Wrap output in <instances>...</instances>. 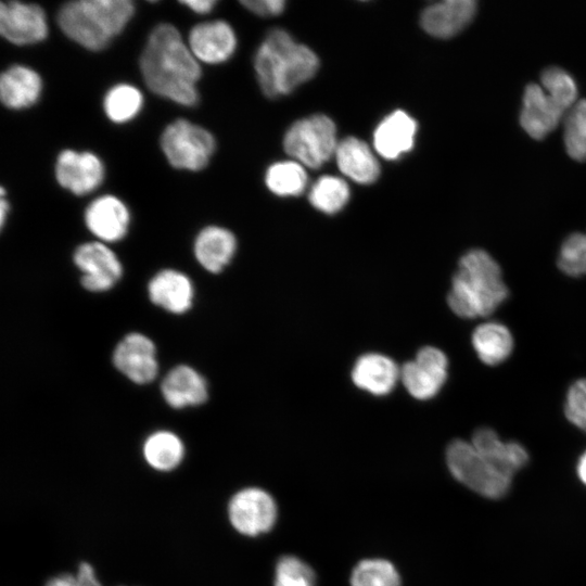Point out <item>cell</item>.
I'll use <instances>...</instances> for the list:
<instances>
[{"label":"cell","mask_w":586,"mask_h":586,"mask_svg":"<svg viewBox=\"0 0 586 586\" xmlns=\"http://www.w3.org/2000/svg\"><path fill=\"white\" fill-rule=\"evenodd\" d=\"M139 64L143 81L153 93L182 106L199 102L201 65L175 25L162 23L152 29Z\"/></svg>","instance_id":"cell-1"},{"label":"cell","mask_w":586,"mask_h":586,"mask_svg":"<svg viewBox=\"0 0 586 586\" xmlns=\"http://www.w3.org/2000/svg\"><path fill=\"white\" fill-rule=\"evenodd\" d=\"M254 67L262 91L277 98L311 79L319 68V59L285 30L273 29L259 46Z\"/></svg>","instance_id":"cell-2"},{"label":"cell","mask_w":586,"mask_h":586,"mask_svg":"<svg viewBox=\"0 0 586 586\" xmlns=\"http://www.w3.org/2000/svg\"><path fill=\"white\" fill-rule=\"evenodd\" d=\"M507 297L501 269L486 251L474 249L462 255L447 296L448 306L457 316L486 317Z\"/></svg>","instance_id":"cell-3"},{"label":"cell","mask_w":586,"mask_h":586,"mask_svg":"<svg viewBox=\"0 0 586 586\" xmlns=\"http://www.w3.org/2000/svg\"><path fill=\"white\" fill-rule=\"evenodd\" d=\"M135 11L131 0H76L59 9L56 22L72 41L101 51L125 29Z\"/></svg>","instance_id":"cell-4"},{"label":"cell","mask_w":586,"mask_h":586,"mask_svg":"<svg viewBox=\"0 0 586 586\" xmlns=\"http://www.w3.org/2000/svg\"><path fill=\"white\" fill-rule=\"evenodd\" d=\"M446 462L456 480L486 498H501L510 489L512 477L483 457L472 443L453 441L446 449Z\"/></svg>","instance_id":"cell-5"},{"label":"cell","mask_w":586,"mask_h":586,"mask_svg":"<svg viewBox=\"0 0 586 586\" xmlns=\"http://www.w3.org/2000/svg\"><path fill=\"white\" fill-rule=\"evenodd\" d=\"M160 144L170 166L189 171L205 168L216 150L212 132L184 118L176 119L165 127Z\"/></svg>","instance_id":"cell-6"},{"label":"cell","mask_w":586,"mask_h":586,"mask_svg":"<svg viewBox=\"0 0 586 586\" xmlns=\"http://www.w3.org/2000/svg\"><path fill=\"white\" fill-rule=\"evenodd\" d=\"M337 144L335 124L323 114L296 120L283 138L285 153L310 168L321 167L335 155Z\"/></svg>","instance_id":"cell-7"},{"label":"cell","mask_w":586,"mask_h":586,"mask_svg":"<svg viewBox=\"0 0 586 586\" xmlns=\"http://www.w3.org/2000/svg\"><path fill=\"white\" fill-rule=\"evenodd\" d=\"M448 360L437 347L424 346L413 360L400 368V381L407 392L416 399L433 398L447 379Z\"/></svg>","instance_id":"cell-8"},{"label":"cell","mask_w":586,"mask_h":586,"mask_svg":"<svg viewBox=\"0 0 586 586\" xmlns=\"http://www.w3.org/2000/svg\"><path fill=\"white\" fill-rule=\"evenodd\" d=\"M232 526L246 536L268 532L277 520L276 501L267 492L257 487L241 489L228 505Z\"/></svg>","instance_id":"cell-9"},{"label":"cell","mask_w":586,"mask_h":586,"mask_svg":"<svg viewBox=\"0 0 586 586\" xmlns=\"http://www.w3.org/2000/svg\"><path fill=\"white\" fill-rule=\"evenodd\" d=\"M73 260L81 271V285L89 292L111 290L123 276L116 254L103 242H86L75 250Z\"/></svg>","instance_id":"cell-10"},{"label":"cell","mask_w":586,"mask_h":586,"mask_svg":"<svg viewBox=\"0 0 586 586\" xmlns=\"http://www.w3.org/2000/svg\"><path fill=\"white\" fill-rule=\"evenodd\" d=\"M0 34L15 46L43 41L49 34L44 10L36 3L2 1L0 3Z\"/></svg>","instance_id":"cell-11"},{"label":"cell","mask_w":586,"mask_h":586,"mask_svg":"<svg viewBox=\"0 0 586 586\" xmlns=\"http://www.w3.org/2000/svg\"><path fill=\"white\" fill-rule=\"evenodd\" d=\"M54 176L63 189L75 195H86L102 184L105 168L102 160L92 152L64 149L56 157Z\"/></svg>","instance_id":"cell-12"},{"label":"cell","mask_w":586,"mask_h":586,"mask_svg":"<svg viewBox=\"0 0 586 586\" xmlns=\"http://www.w3.org/2000/svg\"><path fill=\"white\" fill-rule=\"evenodd\" d=\"M113 362L119 372L136 384L152 382L158 373L156 347L144 334H127L115 347Z\"/></svg>","instance_id":"cell-13"},{"label":"cell","mask_w":586,"mask_h":586,"mask_svg":"<svg viewBox=\"0 0 586 586\" xmlns=\"http://www.w3.org/2000/svg\"><path fill=\"white\" fill-rule=\"evenodd\" d=\"M187 43L199 63L216 65L233 55L238 41L231 25L218 20L195 24Z\"/></svg>","instance_id":"cell-14"},{"label":"cell","mask_w":586,"mask_h":586,"mask_svg":"<svg viewBox=\"0 0 586 586\" xmlns=\"http://www.w3.org/2000/svg\"><path fill=\"white\" fill-rule=\"evenodd\" d=\"M84 220L87 229L101 242L113 243L125 238L131 216L123 200L112 194H104L87 205Z\"/></svg>","instance_id":"cell-15"},{"label":"cell","mask_w":586,"mask_h":586,"mask_svg":"<svg viewBox=\"0 0 586 586\" xmlns=\"http://www.w3.org/2000/svg\"><path fill=\"white\" fill-rule=\"evenodd\" d=\"M418 130L417 122L407 112L396 110L385 116L373 132L377 153L394 161L412 150Z\"/></svg>","instance_id":"cell-16"},{"label":"cell","mask_w":586,"mask_h":586,"mask_svg":"<svg viewBox=\"0 0 586 586\" xmlns=\"http://www.w3.org/2000/svg\"><path fill=\"white\" fill-rule=\"evenodd\" d=\"M564 111L537 84L526 86L520 115L522 128L534 139L540 140L552 131Z\"/></svg>","instance_id":"cell-17"},{"label":"cell","mask_w":586,"mask_h":586,"mask_svg":"<svg viewBox=\"0 0 586 586\" xmlns=\"http://www.w3.org/2000/svg\"><path fill=\"white\" fill-rule=\"evenodd\" d=\"M400 380V368L390 357L379 353L361 355L352 369V381L374 396L390 394Z\"/></svg>","instance_id":"cell-18"},{"label":"cell","mask_w":586,"mask_h":586,"mask_svg":"<svg viewBox=\"0 0 586 586\" xmlns=\"http://www.w3.org/2000/svg\"><path fill=\"white\" fill-rule=\"evenodd\" d=\"M476 2L446 0L426 7L420 17L422 28L431 36L449 38L461 31L473 18Z\"/></svg>","instance_id":"cell-19"},{"label":"cell","mask_w":586,"mask_h":586,"mask_svg":"<svg viewBox=\"0 0 586 586\" xmlns=\"http://www.w3.org/2000/svg\"><path fill=\"white\" fill-rule=\"evenodd\" d=\"M148 293L154 305L171 314L187 313L192 307L194 298L191 280L175 269L157 272L149 282Z\"/></svg>","instance_id":"cell-20"},{"label":"cell","mask_w":586,"mask_h":586,"mask_svg":"<svg viewBox=\"0 0 586 586\" xmlns=\"http://www.w3.org/2000/svg\"><path fill=\"white\" fill-rule=\"evenodd\" d=\"M42 79L37 71L14 64L2 72L0 77V99L10 110H24L36 104L41 97Z\"/></svg>","instance_id":"cell-21"},{"label":"cell","mask_w":586,"mask_h":586,"mask_svg":"<svg viewBox=\"0 0 586 586\" xmlns=\"http://www.w3.org/2000/svg\"><path fill=\"white\" fill-rule=\"evenodd\" d=\"M161 393L173 408L199 406L208 398L205 379L192 367L179 365L168 371L161 383Z\"/></svg>","instance_id":"cell-22"},{"label":"cell","mask_w":586,"mask_h":586,"mask_svg":"<svg viewBox=\"0 0 586 586\" xmlns=\"http://www.w3.org/2000/svg\"><path fill=\"white\" fill-rule=\"evenodd\" d=\"M194 256L208 272L219 273L232 260L237 251V239L227 228L206 226L196 235Z\"/></svg>","instance_id":"cell-23"},{"label":"cell","mask_w":586,"mask_h":586,"mask_svg":"<svg viewBox=\"0 0 586 586\" xmlns=\"http://www.w3.org/2000/svg\"><path fill=\"white\" fill-rule=\"evenodd\" d=\"M471 443L483 457L511 477L528 461V454L521 444L502 442L489 428L477 429Z\"/></svg>","instance_id":"cell-24"},{"label":"cell","mask_w":586,"mask_h":586,"mask_svg":"<svg viewBox=\"0 0 586 586\" xmlns=\"http://www.w3.org/2000/svg\"><path fill=\"white\" fill-rule=\"evenodd\" d=\"M334 156L339 169L357 183L370 184L380 176V165L374 153L356 137H347L339 142Z\"/></svg>","instance_id":"cell-25"},{"label":"cell","mask_w":586,"mask_h":586,"mask_svg":"<svg viewBox=\"0 0 586 586\" xmlns=\"http://www.w3.org/2000/svg\"><path fill=\"white\" fill-rule=\"evenodd\" d=\"M472 345L485 365L497 366L510 356L513 339L506 326L489 321L481 323L474 329Z\"/></svg>","instance_id":"cell-26"},{"label":"cell","mask_w":586,"mask_h":586,"mask_svg":"<svg viewBox=\"0 0 586 586\" xmlns=\"http://www.w3.org/2000/svg\"><path fill=\"white\" fill-rule=\"evenodd\" d=\"M142 451L150 467L158 471H170L182 461L184 446L175 433L157 431L148 436Z\"/></svg>","instance_id":"cell-27"},{"label":"cell","mask_w":586,"mask_h":586,"mask_svg":"<svg viewBox=\"0 0 586 586\" xmlns=\"http://www.w3.org/2000/svg\"><path fill=\"white\" fill-rule=\"evenodd\" d=\"M143 94L136 86L119 82L104 94L103 111L114 124H125L135 119L143 107Z\"/></svg>","instance_id":"cell-28"},{"label":"cell","mask_w":586,"mask_h":586,"mask_svg":"<svg viewBox=\"0 0 586 586\" xmlns=\"http://www.w3.org/2000/svg\"><path fill=\"white\" fill-rule=\"evenodd\" d=\"M265 183L278 196H296L306 188L307 174L301 163L281 161L268 167Z\"/></svg>","instance_id":"cell-29"},{"label":"cell","mask_w":586,"mask_h":586,"mask_svg":"<svg viewBox=\"0 0 586 586\" xmlns=\"http://www.w3.org/2000/svg\"><path fill=\"white\" fill-rule=\"evenodd\" d=\"M310 204L319 212L333 215L345 207L349 200V187L336 176H321L311 187L308 195Z\"/></svg>","instance_id":"cell-30"},{"label":"cell","mask_w":586,"mask_h":586,"mask_svg":"<svg viewBox=\"0 0 586 586\" xmlns=\"http://www.w3.org/2000/svg\"><path fill=\"white\" fill-rule=\"evenodd\" d=\"M352 586H400V577L395 566L383 559L360 561L351 575Z\"/></svg>","instance_id":"cell-31"},{"label":"cell","mask_w":586,"mask_h":586,"mask_svg":"<svg viewBox=\"0 0 586 586\" xmlns=\"http://www.w3.org/2000/svg\"><path fill=\"white\" fill-rule=\"evenodd\" d=\"M564 143L572 158L586 160V99L578 101L566 116Z\"/></svg>","instance_id":"cell-32"},{"label":"cell","mask_w":586,"mask_h":586,"mask_svg":"<svg viewBox=\"0 0 586 586\" xmlns=\"http://www.w3.org/2000/svg\"><path fill=\"white\" fill-rule=\"evenodd\" d=\"M542 84L564 112L573 107L577 97V87L566 71L557 66L546 68L542 74Z\"/></svg>","instance_id":"cell-33"},{"label":"cell","mask_w":586,"mask_h":586,"mask_svg":"<svg viewBox=\"0 0 586 586\" xmlns=\"http://www.w3.org/2000/svg\"><path fill=\"white\" fill-rule=\"evenodd\" d=\"M559 268L566 275L579 277L586 275V233H572L561 245Z\"/></svg>","instance_id":"cell-34"},{"label":"cell","mask_w":586,"mask_h":586,"mask_svg":"<svg viewBox=\"0 0 586 586\" xmlns=\"http://www.w3.org/2000/svg\"><path fill=\"white\" fill-rule=\"evenodd\" d=\"M275 586H315L311 568L294 556L279 559L275 571Z\"/></svg>","instance_id":"cell-35"},{"label":"cell","mask_w":586,"mask_h":586,"mask_svg":"<svg viewBox=\"0 0 586 586\" xmlns=\"http://www.w3.org/2000/svg\"><path fill=\"white\" fill-rule=\"evenodd\" d=\"M564 412L571 423L586 432V379H579L570 386Z\"/></svg>","instance_id":"cell-36"},{"label":"cell","mask_w":586,"mask_h":586,"mask_svg":"<svg viewBox=\"0 0 586 586\" xmlns=\"http://www.w3.org/2000/svg\"><path fill=\"white\" fill-rule=\"evenodd\" d=\"M46 586H102L93 568L82 562L75 574L65 573L50 578Z\"/></svg>","instance_id":"cell-37"},{"label":"cell","mask_w":586,"mask_h":586,"mask_svg":"<svg viewBox=\"0 0 586 586\" xmlns=\"http://www.w3.org/2000/svg\"><path fill=\"white\" fill-rule=\"evenodd\" d=\"M241 4L258 16H277L281 14L285 8L283 0H244Z\"/></svg>","instance_id":"cell-38"},{"label":"cell","mask_w":586,"mask_h":586,"mask_svg":"<svg viewBox=\"0 0 586 586\" xmlns=\"http://www.w3.org/2000/svg\"><path fill=\"white\" fill-rule=\"evenodd\" d=\"M180 3L199 15L208 14L217 4L215 0H183Z\"/></svg>","instance_id":"cell-39"},{"label":"cell","mask_w":586,"mask_h":586,"mask_svg":"<svg viewBox=\"0 0 586 586\" xmlns=\"http://www.w3.org/2000/svg\"><path fill=\"white\" fill-rule=\"evenodd\" d=\"M10 212V204L5 199V190L1 187V199H0V226L4 227L5 219Z\"/></svg>","instance_id":"cell-40"},{"label":"cell","mask_w":586,"mask_h":586,"mask_svg":"<svg viewBox=\"0 0 586 586\" xmlns=\"http://www.w3.org/2000/svg\"><path fill=\"white\" fill-rule=\"evenodd\" d=\"M577 475L579 480L586 485V450L578 460Z\"/></svg>","instance_id":"cell-41"}]
</instances>
